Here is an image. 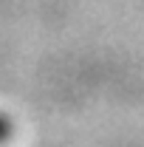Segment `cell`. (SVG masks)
<instances>
[{
    "label": "cell",
    "instance_id": "obj_1",
    "mask_svg": "<svg viewBox=\"0 0 144 147\" xmlns=\"http://www.w3.org/2000/svg\"><path fill=\"white\" fill-rule=\"evenodd\" d=\"M9 139H11V122L6 116H0V144H6Z\"/></svg>",
    "mask_w": 144,
    "mask_h": 147
}]
</instances>
